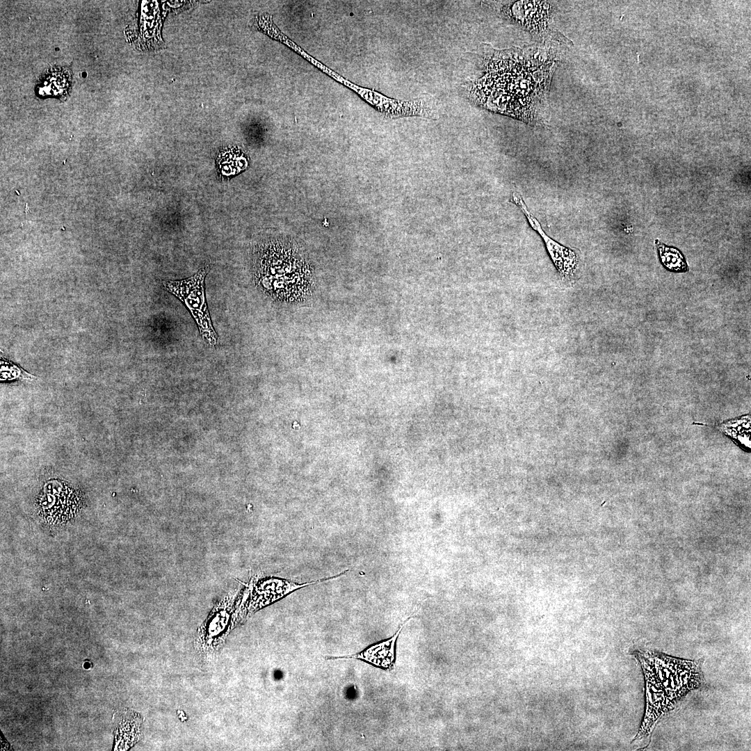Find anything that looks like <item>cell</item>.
<instances>
[{
    "label": "cell",
    "mask_w": 751,
    "mask_h": 751,
    "mask_svg": "<svg viewBox=\"0 0 751 751\" xmlns=\"http://www.w3.org/2000/svg\"><path fill=\"white\" fill-rule=\"evenodd\" d=\"M251 268L256 286L274 300L300 301L311 292V263L300 246L288 238L258 243L252 250Z\"/></svg>",
    "instance_id": "obj_2"
},
{
    "label": "cell",
    "mask_w": 751,
    "mask_h": 751,
    "mask_svg": "<svg viewBox=\"0 0 751 751\" xmlns=\"http://www.w3.org/2000/svg\"><path fill=\"white\" fill-rule=\"evenodd\" d=\"M549 4L542 1H518L506 9L509 15L531 31L541 32L547 27Z\"/></svg>",
    "instance_id": "obj_8"
},
{
    "label": "cell",
    "mask_w": 751,
    "mask_h": 751,
    "mask_svg": "<svg viewBox=\"0 0 751 751\" xmlns=\"http://www.w3.org/2000/svg\"><path fill=\"white\" fill-rule=\"evenodd\" d=\"M659 257L663 266L673 272H686L688 265L682 253L675 248L669 247L656 240Z\"/></svg>",
    "instance_id": "obj_10"
},
{
    "label": "cell",
    "mask_w": 751,
    "mask_h": 751,
    "mask_svg": "<svg viewBox=\"0 0 751 751\" xmlns=\"http://www.w3.org/2000/svg\"><path fill=\"white\" fill-rule=\"evenodd\" d=\"M337 577L305 583H297L275 577L255 579L256 581L252 579L247 588L248 595L250 596L247 609L248 616L262 607L284 597L296 590Z\"/></svg>",
    "instance_id": "obj_5"
},
{
    "label": "cell",
    "mask_w": 751,
    "mask_h": 751,
    "mask_svg": "<svg viewBox=\"0 0 751 751\" xmlns=\"http://www.w3.org/2000/svg\"><path fill=\"white\" fill-rule=\"evenodd\" d=\"M514 202L525 215L531 228L543 239L549 255L559 275L564 279H571L576 270L578 260L575 252L552 239L546 234L538 220L528 211L522 198L516 193L512 195Z\"/></svg>",
    "instance_id": "obj_6"
},
{
    "label": "cell",
    "mask_w": 751,
    "mask_h": 751,
    "mask_svg": "<svg viewBox=\"0 0 751 751\" xmlns=\"http://www.w3.org/2000/svg\"><path fill=\"white\" fill-rule=\"evenodd\" d=\"M209 270L207 265L188 278L164 282L163 285L188 308L202 339L210 346L216 347L218 337L213 329L205 297L204 280Z\"/></svg>",
    "instance_id": "obj_4"
},
{
    "label": "cell",
    "mask_w": 751,
    "mask_h": 751,
    "mask_svg": "<svg viewBox=\"0 0 751 751\" xmlns=\"http://www.w3.org/2000/svg\"><path fill=\"white\" fill-rule=\"evenodd\" d=\"M412 617V615L408 617L391 638L372 645L357 654L325 658L327 659H359L381 669L391 670L395 663L396 640L403 628Z\"/></svg>",
    "instance_id": "obj_7"
},
{
    "label": "cell",
    "mask_w": 751,
    "mask_h": 751,
    "mask_svg": "<svg viewBox=\"0 0 751 751\" xmlns=\"http://www.w3.org/2000/svg\"><path fill=\"white\" fill-rule=\"evenodd\" d=\"M483 60V76L465 86L469 99L490 111L539 123L538 108L546 92L554 60L523 58L519 49L489 48Z\"/></svg>",
    "instance_id": "obj_1"
},
{
    "label": "cell",
    "mask_w": 751,
    "mask_h": 751,
    "mask_svg": "<svg viewBox=\"0 0 751 751\" xmlns=\"http://www.w3.org/2000/svg\"><path fill=\"white\" fill-rule=\"evenodd\" d=\"M645 674L646 685L662 693L673 704L702 683L699 661L672 658L661 653L636 652Z\"/></svg>",
    "instance_id": "obj_3"
},
{
    "label": "cell",
    "mask_w": 751,
    "mask_h": 751,
    "mask_svg": "<svg viewBox=\"0 0 751 751\" xmlns=\"http://www.w3.org/2000/svg\"><path fill=\"white\" fill-rule=\"evenodd\" d=\"M53 70V69H52ZM71 76L69 70L54 69L47 72L40 81L39 93L40 95H53L63 97L69 91Z\"/></svg>",
    "instance_id": "obj_9"
}]
</instances>
